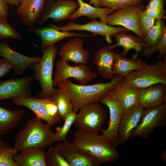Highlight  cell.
Returning <instances> with one entry per match:
<instances>
[{
    "mask_svg": "<svg viewBox=\"0 0 166 166\" xmlns=\"http://www.w3.org/2000/svg\"><path fill=\"white\" fill-rule=\"evenodd\" d=\"M124 77L116 74L112 80L93 85H77L69 79L59 83L58 89L69 95L73 106L72 111L76 112L86 104L100 101L107 93L113 90L123 80Z\"/></svg>",
    "mask_w": 166,
    "mask_h": 166,
    "instance_id": "cell-1",
    "label": "cell"
},
{
    "mask_svg": "<svg viewBox=\"0 0 166 166\" xmlns=\"http://www.w3.org/2000/svg\"><path fill=\"white\" fill-rule=\"evenodd\" d=\"M72 143L101 164L116 161L120 157L116 147L102 135L88 133L78 129L75 132Z\"/></svg>",
    "mask_w": 166,
    "mask_h": 166,
    "instance_id": "cell-2",
    "label": "cell"
},
{
    "mask_svg": "<svg viewBox=\"0 0 166 166\" xmlns=\"http://www.w3.org/2000/svg\"><path fill=\"white\" fill-rule=\"evenodd\" d=\"M51 127L37 117L30 119L17 135L14 148L20 152L31 148H46L54 143Z\"/></svg>",
    "mask_w": 166,
    "mask_h": 166,
    "instance_id": "cell-3",
    "label": "cell"
},
{
    "mask_svg": "<svg viewBox=\"0 0 166 166\" xmlns=\"http://www.w3.org/2000/svg\"><path fill=\"white\" fill-rule=\"evenodd\" d=\"M40 61L30 67L35 72L33 78L39 82L42 91L38 97L42 98H51L55 89L52 77L54 60L57 53V48L54 45L42 49Z\"/></svg>",
    "mask_w": 166,
    "mask_h": 166,
    "instance_id": "cell-4",
    "label": "cell"
},
{
    "mask_svg": "<svg viewBox=\"0 0 166 166\" xmlns=\"http://www.w3.org/2000/svg\"><path fill=\"white\" fill-rule=\"evenodd\" d=\"M79 109L73 123L75 126L86 133L98 134L108 118L107 113L99 101L90 102Z\"/></svg>",
    "mask_w": 166,
    "mask_h": 166,
    "instance_id": "cell-5",
    "label": "cell"
},
{
    "mask_svg": "<svg viewBox=\"0 0 166 166\" xmlns=\"http://www.w3.org/2000/svg\"><path fill=\"white\" fill-rule=\"evenodd\" d=\"M124 78L139 89L157 84H166V59L148 65L140 70L132 71Z\"/></svg>",
    "mask_w": 166,
    "mask_h": 166,
    "instance_id": "cell-6",
    "label": "cell"
},
{
    "mask_svg": "<svg viewBox=\"0 0 166 166\" xmlns=\"http://www.w3.org/2000/svg\"><path fill=\"white\" fill-rule=\"evenodd\" d=\"M145 7L142 3L127 6L100 19V21L112 26H121L135 33L143 42L144 37L139 27V17Z\"/></svg>",
    "mask_w": 166,
    "mask_h": 166,
    "instance_id": "cell-7",
    "label": "cell"
},
{
    "mask_svg": "<svg viewBox=\"0 0 166 166\" xmlns=\"http://www.w3.org/2000/svg\"><path fill=\"white\" fill-rule=\"evenodd\" d=\"M166 125V103L144 108L139 122L130 139L135 137L147 138L157 127Z\"/></svg>",
    "mask_w": 166,
    "mask_h": 166,
    "instance_id": "cell-8",
    "label": "cell"
},
{
    "mask_svg": "<svg viewBox=\"0 0 166 166\" xmlns=\"http://www.w3.org/2000/svg\"><path fill=\"white\" fill-rule=\"evenodd\" d=\"M66 61H58L55 66L56 72L53 79L54 86L70 78H74L81 85H85L97 77L86 64H78L71 66Z\"/></svg>",
    "mask_w": 166,
    "mask_h": 166,
    "instance_id": "cell-9",
    "label": "cell"
},
{
    "mask_svg": "<svg viewBox=\"0 0 166 166\" xmlns=\"http://www.w3.org/2000/svg\"><path fill=\"white\" fill-rule=\"evenodd\" d=\"M49 26L61 31H69L72 30L85 31L91 32L92 36L100 35L103 36L109 44L112 42V38L116 34L120 33H128L129 31L122 27L112 26L95 19L89 22L79 24L70 22L65 26H59L51 24Z\"/></svg>",
    "mask_w": 166,
    "mask_h": 166,
    "instance_id": "cell-10",
    "label": "cell"
},
{
    "mask_svg": "<svg viewBox=\"0 0 166 166\" xmlns=\"http://www.w3.org/2000/svg\"><path fill=\"white\" fill-rule=\"evenodd\" d=\"M112 90L104 95L100 101L108 107L109 113L108 127L105 130L101 128L100 131L102 132L103 136L115 147H117L119 144V127L124 113Z\"/></svg>",
    "mask_w": 166,
    "mask_h": 166,
    "instance_id": "cell-11",
    "label": "cell"
},
{
    "mask_svg": "<svg viewBox=\"0 0 166 166\" xmlns=\"http://www.w3.org/2000/svg\"><path fill=\"white\" fill-rule=\"evenodd\" d=\"M43 13L37 23L42 25L51 19L55 22L68 19L78 8L77 2L71 0H48Z\"/></svg>",
    "mask_w": 166,
    "mask_h": 166,
    "instance_id": "cell-12",
    "label": "cell"
},
{
    "mask_svg": "<svg viewBox=\"0 0 166 166\" xmlns=\"http://www.w3.org/2000/svg\"><path fill=\"white\" fill-rule=\"evenodd\" d=\"M55 147L69 166H99L102 164L67 140L58 143Z\"/></svg>",
    "mask_w": 166,
    "mask_h": 166,
    "instance_id": "cell-13",
    "label": "cell"
},
{
    "mask_svg": "<svg viewBox=\"0 0 166 166\" xmlns=\"http://www.w3.org/2000/svg\"><path fill=\"white\" fill-rule=\"evenodd\" d=\"M32 77L13 78L0 82V101L16 97L31 96Z\"/></svg>",
    "mask_w": 166,
    "mask_h": 166,
    "instance_id": "cell-14",
    "label": "cell"
},
{
    "mask_svg": "<svg viewBox=\"0 0 166 166\" xmlns=\"http://www.w3.org/2000/svg\"><path fill=\"white\" fill-rule=\"evenodd\" d=\"M0 56L6 60L11 65L16 74L23 73L33 64L39 62L40 57L26 56L12 49L6 42H0Z\"/></svg>",
    "mask_w": 166,
    "mask_h": 166,
    "instance_id": "cell-15",
    "label": "cell"
},
{
    "mask_svg": "<svg viewBox=\"0 0 166 166\" xmlns=\"http://www.w3.org/2000/svg\"><path fill=\"white\" fill-rule=\"evenodd\" d=\"M144 109L139 104L123 113L118 130L119 144H124L130 139L132 133L139 122Z\"/></svg>",
    "mask_w": 166,
    "mask_h": 166,
    "instance_id": "cell-16",
    "label": "cell"
},
{
    "mask_svg": "<svg viewBox=\"0 0 166 166\" xmlns=\"http://www.w3.org/2000/svg\"><path fill=\"white\" fill-rule=\"evenodd\" d=\"M84 43L82 39L77 37L69 40L62 45L59 52L61 59L77 64H87L90 55L84 48Z\"/></svg>",
    "mask_w": 166,
    "mask_h": 166,
    "instance_id": "cell-17",
    "label": "cell"
},
{
    "mask_svg": "<svg viewBox=\"0 0 166 166\" xmlns=\"http://www.w3.org/2000/svg\"><path fill=\"white\" fill-rule=\"evenodd\" d=\"M46 0H20L17 14L26 26L37 23L44 11Z\"/></svg>",
    "mask_w": 166,
    "mask_h": 166,
    "instance_id": "cell-18",
    "label": "cell"
},
{
    "mask_svg": "<svg viewBox=\"0 0 166 166\" xmlns=\"http://www.w3.org/2000/svg\"><path fill=\"white\" fill-rule=\"evenodd\" d=\"M30 30L37 35L41 40L42 49L54 45L64 39L70 37H85L92 35L73 32L64 31L57 30L49 26L47 27H30Z\"/></svg>",
    "mask_w": 166,
    "mask_h": 166,
    "instance_id": "cell-19",
    "label": "cell"
},
{
    "mask_svg": "<svg viewBox=\"0 0 166 166\" xmlns=\"http://www.w3.org/2000/svg\"><path fill=\"white\" fill-rule=\"evenodd\" d=\"M140 89L130 84L124 78L112 90L124 113L139 104Z\"/></svg>",
    "mask_w": 166,
    "mask_h": 166,
    "instance_id": "cell-20",
    "label": "cell"
},
{
    "mask_svg": "<svg viewBox=\"0 0 166 166\" xmlns=\"http://www.w3.org/2000/svg\"><path fill=\"white\" fill-rule=\"evenodd\" d=\"M139 104L144 108L166 103V84H157L140 89Z\"/></svg>",
    "mask_w": 166,
    "mask_h": 166,
    "instance_id": "cell-21",
    "label": "cell"
},
{
    "mask_svg": "<svg viewBox=\"0 0 166 166\" xmlns=\"http://www.w3.org/2000/svg\"><path fill=\"white\" fill-rule=\"evenodd\" d=\"M115 52L104 46L94 54V63L98 73L104 78L112 79L114 77L113 65Z\"/></svg>",
    "mask_w": 166,
    "mask_h": 166,
    "instance_id": "cell-22",
    "label": "cell"
},
{
    "mask_svg": "<svg viewBox=\"0 0 166 166\" xmlns=\"http://www.w3.org/2000/svg\"><path fill=\"white\" fill-rule=\"evenodd\" d=\"M116 43L111 45H106L109 49L113 50L118 46H121L124 49L121 55L126 57L129 51L131 49H134L136 52L132 57V59L136 60L140 52H142L143 49L144 44L142 41L137 36L126 32L118 33L114 36Z\"/></svg>",
    "mask_w": 166,
    "mask_h": 166,
    "instance_id": "cell-23",
    "label": "cell"
},
{
    "mask_svg": "<svg viewBox=\"0 0 166 166\" xmlns=\"http://www.w3.org/2000/svg\"><path fill=\"white\" fill-rule=\"evenodd\" d=\"M15 104L25 106L32 111L36 117L47 122L51 126L54 125L48 114L44 98L16 97L12 98Z\"/></svg>",
    "mask_w": 166,
    "mask_h": 166,
    "instance_id": "cell-24",
    "label": "cell"
},
{
    "mask_svg": "<svg viewBox=\"0 0 166 166\" xmlns=\"http://www.w3.org/2000/svg\"><path fill=\"white\" fill-rule=\"evenodd\" d=\"M45 154L43 149L29 148L17 153L13 159L19 166H46Z\"/></svg>",
    "mask_w": 166,
    "mask_h": 166,
    "instance_id": "cell-25",
    "label": "cell"
},
{
    "mask_svg": "<svg viewBox=\"0 0 166 166\" xmlns=\"http://www.w3.org/2000/svg\"><path fill=\"white\" fill-rule=\"evenodd\" d=\"M78 4L77 9L69 17L68 19L74 20L81 16H86L90 20L97 18H104L114 11L110 9L96 7L85 2L83 0H76Z\"/></svg>",
    "mask_w": 166,
    "mask_h": 166,
    "instance_id": "cell-26",
    "label": "cell"
},
{
    "mask_svg": "<svg viewBox=\"0 0 166 166\" xmlns=\"http://www.w3.org/2000/svg\"><path fill=\"white\" fill-rule=\"evenodd\" d=\"M148 64L141 59L136 60L129 59L123 57L119 53H116L113 65L114 74L124 77L131 72L140 70Z\"/></svg>",
    "mask_w": 166,
    "mask_h": 166,
    "instance_id": "cell-27",
    "label": "cell"
},
{
    "mask_svg": "<svg viewBox=\"0 0 166 166\" xmlns=\"http://www.w3.org/2000/svg\"><path fill=\"white\" fill-rule=\"evenodd\" d=\"M24 114V110H13L0 106V137L14 128Z\"/></svg>",
    "mask_w": 166,
    "mask_h": 166,
    "instance_id": "cell-28",
    "label": "cell"
},
{
    "mask_svg": "<svg viewBox=\"0 0 166 166\" xmlns=\"http://www.w3.org/2000/svg\"><path fill=\"white\" fill-rule=\"evenodd\" d=\"M166 31V26L163 19L155 20L153 26L144 37V47L151 48L156 45Z\"/></svg>",
    "mask_w": 166,
    "mask_h": 166,
    "instance_id": "cell-29",
    "label": "cell"
},
{
    "mask_svg": "<svg viewBox=\"0 0 166 166\" xmlns=\"http://www.w3.org/2000/svg\"><path fill=\"white\" fill-rule=\"evenodd\" d=\"M52 97L56 103L60 116L64 121L72 111L73 106L69 95L59 89H55Z\"/></svg>",
    "mask_w": 166,
    "mask_h": 166,
    "instance_id": "cell-30",
    "label": "cell"
},
{
    "mask_svg": "<svg viewBox=\"0 0 166 166\" xmlns=\"http://www.w3.org/2000/svg\"><path fill=\"white\" fill-rule=\"evenodd\" d=\"M77 114L72 111L66 117L64 121V124L62 127H57L56 132L54 134L53 140L54 142L57 141H63L66 140L67 134L69 132L70 128L73 124Z\"/></svg>",
    "mask_w": 166,
    "mask_h": 166,
    "instance_id": "cell-31",
    "label": "cell"
},
{
    "mask_svg": "<svg viewBox=\"0 0 166 166\" xmlns=\"http://www.w3.org/2000/svg\"><path fill=\"white\" fill-rule=\"evenodd\" d=\"M49 147L45 154L46 166H69L55 147L51 145Z\"/></svg>",
    "mask_w": 166,
    "mask_h": 166,
    "instance_id": "cell-32",
    "label": "cell"
},
{
    "mask_svg": "<svg viewBox=\"0 0 166 166\" xmlns=\"http://www.w3.org/2000/svg\"><path fill=\"white\" fill-rule=\"evenodd\" d=\"M144 0H100V7L110 9L115 11L121 8L142 3Z\"/></svg>",
    "mask_w": 166,
    "mask_h": 166,
    "instance_id": "cell-33",
    "label": "cell"
},
{
    "mask_svg": "<svg viewBox=\"0 0 166 166\" xmlns=\"http://www.w3.org/2000/svg\"><path fill=\"white\" fill-rule=\"evenodd\" d=\"M18 151L10 146H0V166H19L13 159Z\"/></svg>",
    "mask_w": 166,
    "mask_h": 166,
    "instance_id": "cell-34",
    "label": "cell"
},
{
    "mask_svg": "<svg viewBox=\"0 0 166 166\" xmlns=\"http://www.w3.org/2000/svg\"><path fill=\"white\" fill-rule=\"evenodd\" d=\"M158 51V57L161 59L166 54V31L164 32L162 37L155 46L151 48H144L143 49V55L148 58L151 55L155 52Z\"/></svg>",
    "mask_w": 166,
    "mask_h": 166,
    "instance_id": "cell-35",
    "label": "cell"
},
{
    "mask_svg": "<svg viewBox=\"0 0 166 166\" xmlns=\"http://www.w3.org/2000/svg\"><path fill=\"white\" fill-rule=\"evenodd\" d=\"M22 38L21 35L9 24L7 19L0 18V39Z\"/></svg>",
    "mask_w": 166,
    "mask_h": 166,
    "instance_id": "cell-36",
    "label": "cell"
},
{
    "mask_svg": "<svg viewBox=\"0 0 166 166\" xmlns=\"http://www.w3.org/2000/svg\"><path fill=\"white\" fill-rule=\"evenodd\" d=\"M44 99L48 114L54 125L61 119L57 105L52 97Z\"/></svg>",
    "mask_w": 166,
    "mask_h": 166,
    "instance_id": "cell-37",
    "label": "cell"
},
{
    "mask_svg": "<svg viewBox=\"0 0 166 166\" xmlns=\"http://www.w3.org/2000/svg\"><path fill=\"white\" fill-rule=\"evenodd\" d=\"M155 20L146 15L144 10L141 11L139 17V24L141 32L144 36H146L148 30L153 26Z\"/></svg>",
    "mask_w": 166,
    "mask_h": 166,
    "instance_id": "cell-38",
    "label": "cell"
},
{
    "mask_svg": "<svg viewBox=\"0 0 166 166\" xmlns=\"http://www.w3.org/2000/svg\"><path fill=\"white\" fill-rule=\"evenodd\" d=\"M144 11L146 15L155 20L166 18V10L164 8L145 9Z\"/></svg>",
    "mask_w": 166,
    "mask_h": 166,
    "instance_id": "cell-39",
    "label": "cell"
},
{
    "mask_svg": "<svg viewBox=\"0 0 166 166\" xmlns=\"http://www.w3.org/2000/svg\"><path fill=\"white\" fill-rule=\"evenodd\" d=\"M12 70V67L10 63L5 59H0V77H3Z\"/></svg>",
    "mask_w": 166,
    "mask_h": 166,
    "instance_id": "cell-40",
    "label": "cell"
},
{
    "mask_svg": "<svg viewBox=\"0 0 166 166\" xmlns=\"http://www.w3.org/2000/svg\"><path fill=\"white\" fill-rule=\"evenodd\" d=\"M164 0H150L145 8H164Z\"/></svg>",
    "mask_w": 166,
    "mask_h": 166,
    "instance_id": "cell-41",
    "label": "cell"
},
{
    "mask_svg": "<svg viewBox=\"0 0 166 166\" xmlns=\"http://www.w3.org/2000/svg\"><path fill=\"white\" fill-rule=\"evenodd\" d=\"M9 7L5 0H0V18L7 19Z\"/></svg>",
    "mask_w": 166,
    "mask_h": 166,
    "instance_id": "cell-42",
    "label": "cell"
},
{
    "mask_svg": "<svg viewBox=\"0 0 166 166\" xmlns=\"http://www.w3.org/2000/svg\"><path fill=\"white\" fill-rule=\"evenodd\" d=\"M8 4L10 6H18L20 4V0H5Z\"/></svg>",
    "mask_w": 166,
    "mask_h": 166,
    "instance_id": "cell-43",
    "label": "cell"
},
{
    "mask_svg": "<svg viewBox=\"0 0 166 166\" xmlns=\"http://www.w3.org/2000/svg\"><path fill=\"white\" fill-rule=\"evenodd\" d=\"M160 157L162 160L165 163L166 162V150H164L161 153Z\"/></svg>",
    "mask_w": 166,
    "mask_h": 166,
    "instance_id": "cell-44",
    "label": "cell"
},
{
    "mask_svg": "<svg viewBox=\"0 0 166 166\" xmlns=\"http://www.w3.org/2000/svg\"><path fill=\"white\" fill-rule=\"evenodd\" d=\"M9 146H10V144L9 143L0 139V146L7 147Z\"/></svg>",
    "mask_w": 166,
    "mask_h": 166,
    "instance_id": "cell-45",
    "label": "cell"
},
{
    "mask_svg": "<svg viewBox=\"0 0 166 166\" xmlns=\"http://www.w3.org/2000/svg\"><path fill=\"white\" fill-rule=\"evenodd\" d=\"M91 3L94 6L100 7L99 5V2L100 0H89Z\"/></svg>",
    "mask_w": 166,
    "mask_h": 166,
    "instance_id": "cell-46",
    "label": "cell"
},
{
    "mask_svg": "<svg viewBox=\"0 0 166 166\" xmlns=\"http://www.w3.org/2000/svg\"></svg>",
    "mask_w": 166,
    "mask_h": 166,
    "instance_id": "cell-47",
    "label": "cell"
}]
</instances>
